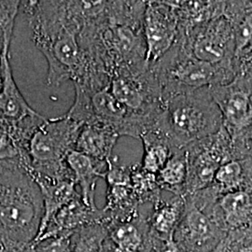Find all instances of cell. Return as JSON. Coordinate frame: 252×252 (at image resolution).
I'll list each match as a JSON object with an SVG mask.
<instances>
[{"instance_id": "6da1fadb", "label": "cell", "mask_w": 252, "mask_h": 252, "mask_svg": "<svg viewBox=\"0 0 252 252\" xmlns=\"http://www.w3.org/2000/svg\"><path fill=\"white\" fill-rule=\"evenodd\" d=\"M32 30L33 40L48 63L46 81L60 86L81 83L91 63L79 41V27L68 14L65 1H23L20 4Z\"/></svg>"}, {"instance_id": "7a4b0ae2", "label": "cell", "mask_w": 252, "mask_h": 252, "mask_svg": "<svg viewBox=\"0 0 252 252\" xmlns=\"http://www.w3.org/2000/svg\"><path fill=\"white\" fill-rule=\"evenodd\" d=\"M44 206L40 189L21 164H0V243L6 249L33 244Z\"/></svg>"}, {"instance_id": "3957f363", "label": "cell", "mask_w": 252, "mask_h": 252, "mask_svg": "<svg viewBox=\"0 0 252 252\" xmlns=\"http://www.w3.org/2000/svg\"><path fill=\"white\" fill-rule=\"evenodd\" d=\"M221 127V114L209 88L162 100L158 130L168 139L173 153L216 134Z\"/></svg>"}, {"instance_id": "277c9868", "label": "cell", "mask_w": 252, "mask_h": 252, "mask_svg": "<svg viewBox=\"0 0 252 252\" xmlns=\"http://www.w3.org/2000/svg\"><path fill=\"white\" fill-rule=\"evenodd\" d=\"M82 126L63 116L46 119L27 140V169L33 178L53 181L74 180L65 158L74 150Z\"/></svg>"}, {"instance_id": "5b68a950", "label": "cell", "mask_w": 252, "mask_h": 252, "mask_svg": "<svg viewBox=\"0 0 252 252\" xmlns=\"http://www.w3.org/2000/svg\"><path fill=\"white\" fill-rule=\"evenodd\" d=\"M159 81L162 99L228 83L237 75L232 67L201 61L180 41L151 66Z\"/></svg>"}, {"instance_id": "8992f818", "label": "cell", "mask_w": 252, "mask_h": 252, "mask_svg": "<svg viewBox=\"0 0 252 252\" xmlns=\"http://www.w3.org/2000/svg\"><path fill=\"white\" fill-rule=\"evenodd\" d=\"M185 151L188 156V177L184 195L211 185L218 168L234 160L232 139L223 126L216 134L189 145Z\"/></svg>"}, {"instance_id": "52a82bcc", "label": "cell", "mask_w": 252, "mask_h": 252, "mask_svg": "<svg viewBox=\"0 0 252 252\" xmlns=\"http://www.w3.org/2000/svg\"><path fill=\"white\" fill-rule=\"evenodd\" d=\"M178 40L199 60L232 67L236 72L234 27L223 14L188 34H180Z\"/></svg>"}, {"instance_id": "ba28073f", "label": "cell", "mask_w": 252, "mask_h": 252, "mask_svg": "<svg viewBox=\"0 0 252 252\" xmlns=\"http://www.w3.org/2000/svg\"><path fill=\"white\" fill-rule=\"evenodd\" d=\"M209 90L231 139L252 133V78L236 75L230 82Z\"/></svg>"}, {"instance_id": "9c48e42d", "label": "cell", "mask_w": 252, "mask_h": 252, "mask_svg": "<svg viewBox=\"0 0 252 252\" xmlns=\"http://www.w3.org/2000/svg\"><path fill=\"white\" fill-rule=\"evenodd\" d=\"M146 63L152 66L178 40L180 20L176 1H147L143 18Z\"/></svg>"}, {"instance_id": "30bf717a", "label": "cell", "mask_w": 252, "mask_h": 252, "mask_svg": "<svg viewBox=\"0 0 252 252\" xmlns=\"http://www.w3.org/2000/svg\"><path fill=\"white\" fill-rule=\"evenodd\" d=\"M183 197L185 200L184 212L173 238L189 252L214 251L225 239L227 234L189 197Z\"/></svg>"}, {"instance_id": "8fae6325", "label": "cell", "mask_w": 252, "mask_h": 252, "mask_svg": "<svg viewBox=\"0 0 252 252\" xmlns=\"http://www.w3.org/2000/svg\"><path fill=\"white\" fill-rule=\"evenodd\" d=\"M0 122L19 126L44 117L31 108L19 90L9 63V50H3L0 61Z\"/></svg>"}, {"instance_id": "7c38bea8", "label": "cell", "mask_w": 252, "mask_h": 252, "mask_svg": "<svg viewBox=\"0 0 252 252\" xmlns=\"http://www.w3.org/2000/svg\"><path fill=\"white\" fill-rule=\"evenodd\" d=\"M104 252H152V239L146 217L137 212L133 216L109 221Z\"/></svg>"}, {"instance_id": "4fadbf2b", "label": "cell", "mask_w": 252, "mask_h": 252, "mask_svg": "<svg viewBox=\"0 0 252 252\" xmlns=\"http://www.w3.org/2000/svg\"><path fill=\"white\" fill-rule=\"evenodd\" d=\"M208 216L230 237H237L251 231L252 192L238 190L220 195Z\"/></svg>"}, {"instance_id": "5bb4252c", "label": "cell", "mask_w": 252, "mask_h": 252, "mask_svg": "<svg viewBox=\"0 0 252 252\" xmlns=\"http://www.w3.org/2000/svg\"><path fill=\"white\" fill-rule=\"evenodd\" d=\"M110 220L111 218L103 208L88 207L79 193L53 217L43 233L33 243L59 234H72L85 226L96 223L108 225Z\"/></svg>"}, {"instance_id": "9a60e30c", "label": "cell", "mask_w": 252, "mask_h": 252, "mask_svg": "<svg viewBox=\"0 0 252 252\" xmlns=\"http://www.w3.org/2000/svg\"><path fill=\"white\" fill-rule=\"evenodd\" d=\"M65 162L72 173L76 186L80 188L83 202L92 208H97L94 201L96 182L104 179L107 162H98L75 150L67 153Z\"/></svg>"}, {"instance_id": "2e32d148", "label": "cell", "mask_w": 252, "mask_h": 252, "mask_svg": "<svg viewBox=\"0 0 252 252\" xmlns=\"http://www.w3.org/2000/svg\"><path fill=\"white\" fill-rule=\"evenodd\" d=\"M120 135L110 126L103 124L86 125L81 127L74 150L98 162H107Z\"/></svg>"}, {"instance_id": "e0dca14e", "label": "cell", "mask_w": 252, "mask_h": 252, "mask_svg": "<svg viewBox=\"0 0 252 252\" xmlns=\"http://www.w3.org/2000/svg\"><path fill=\"white\" fill-rule=\"evenodd\" d=\"M153 206L151 214L146 217L151 237L158 240L171 239L184 212V197L173 195L168 200L161 198Z\"/></svg>"}, {"instance_id": "ac0fdd59", "label": "cell", "mask_w": 252, "mask_h": 252, "mask_svg": "<svg viewBox=\"0 0 252 252\" xmlns=\"http://www.w3.org/2000/svg\"><path fill=\"white\" fill-rule=\"evenodd\" d=\"M38 185L42 198H43V217L36 237L43 233L46 226L53 217L73 198H75L79 192L74 180H64L53 181L41 178H33Z\"/></svg>"}, {"instance_id": "d6986e66", "label": "cell", "mask_w": 252, "mask_h": 252, "mask_svg": "<svg viewBox=\"0 0 252 252\" xmlns=\"http://www.w3.org/2000/svg\"><path fill=\"white\" fill-rule=\"evenodd\" d=\"M162 190L183 196L188 177V156L185 149L172 153L171 157L156 175Z\"/></svg>"}, {"instance_id": "ffe728a7", "label": "cell", "mask_w": 252, "mask_h": 252, "mask_svg": "<svg viewBox=\"0 0 252 252\" xmlns=\"http://www.w3.org/2000/svg\"><path fill=\"white\" fill-rule=\"evenodd\" d=\"M144 154L140 166L148 173L157 175L169 160L173 149L168 139L158 130H153L140 137Z\"/></svg>"}, {"instance_id": "44dd1931", "label": "cell", "mask_w": 252, "mask_h": 252, "mask_svg": "<svg viewBox=\"0 0 252 252\" xmlns=\"http://www.w3.org/2000/svg\"><path fill=\"white\" fill-rule=\"evenodd\" d=\"M211 185L220 195L238 190L247 191L243 162L241 160H232L221 164L218 168Z\"/></svg>"}, {"instance_id": "7402d4cb", "label": "cell", "mask_w": 252, "mask_h": 252, "mask_svg": "<svg viewBox=\"0 0 252 252\" xmlns=\"http://www.w3.org/2000/svg\"><path fill=\"white\" fill-rule=\"evenodd\" d=\"M131 187L139 206L146 203L153 205L162 198V189L156 175L145 171L140 164L131 166Z\"/></svg>"}, {"instance_id": "603a6c76", "label": "cell", "mask_w": 252, "mask_h": 252, "mask_svg": "<svg viewBox=\"0 0 252 252\" xmlns=\"http://www.w3.org/2000/svg\"><path fill=\"white\" fill-rule=\"evenodd\" d=\"M107 225L96 223L85 226L71 235V252H104Z\"/></svg>"}, {"instance_id": "cb8c5ba5", "label": "cell", "mask_w": 252, "mask_h": 252, "mask_svg": "<svg viewBox=\"0 0 252 252\" xmlns=\"http://www.w3.org/2000/svg\"><path fill=\"white\" fill-rule=\"evenodd\" d=\"M0 164H21L27 168V159L11 126L0 122Z\"/></svg>"}, {"instance_id": "d4e9b609", "label": "cell", "mask_w": 252, "mask_h": 252, "mask_svg": "<svg viewBox=\"0 0 252 252\" xmlns=\"http://www.w3.org/2000/svg\"><path fill=\"white\" fill-rule=\"evenodd\" d=\"M20 4L19 1H0V30L4 36L5 47L9 49Z\"/></svg>"}, {"instance_id": "484cf974", "label": "cell", "mask_w": 252, "mask_h": 252, "mask_svg": "<svg viewBox=\"0 0 252 252\" xmlns=\"http://www.w3.org/2000/svg\"><path fill=\"white\" fill-rule=\"evenodd\" d=\"M73 234V233H72ZM63 234L32 244L34 252H71V235Z\"/></svg>"}, {"instance_id": "4316f807", "label": "cell", "mask_w": 252, "mask_h": 252, "mask_svg": "<svg viewBox=\"0 0 252 252\" xmlns=\"http://www.w3.org/2000/svg\"><path fill=\"white\" fill-rule=\"evenodd\" d=\"M151 239L153 252H189L174 238L168 240H158L151 237Z\"/></svg>"}, {"instance_id": "83f0119b", "label": "cell", "mask_w": 252, "mask_h": 252, "mask_svg": "<svg viewBox=\"0 0 252 252\" xmlns=\"http://www.w3.org/2000/svg\"><path fill=\"white\" fill-rule=\"evenodd\" d=\"M0 252H9V251H8V250H7V249H5V248H4V247H3V248H2V250H1V251H0Z\"/></svg>"}, {"instance_id": "f1b7e54d", "label": "cell", "mask_w": 252, "mask_h": 252, "mask_svg": "<svg viewBox=\"0 0 252 252\" xmlns=\"http://www.w3.org/2000/svg\"><path fill=\"white\" fill-rule=\"evenodd\" d=\"M2 248H3V246H2V245H1V243H0V251L2 250Z\"/></svg>"}, {"instance_id": "f546056e", "label": "cell", "mask_w": 252, "mask_h": 252, "mask_svg": "<svg viewBox=\"0 0 252 252\" xmlns=\"http://www.w3.org/2000/svg\"></svg>"}]
</instances>
